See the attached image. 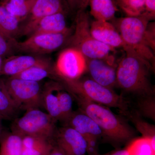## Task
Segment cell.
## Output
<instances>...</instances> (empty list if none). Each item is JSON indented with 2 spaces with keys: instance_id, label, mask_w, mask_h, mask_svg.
Wrapping results in <instances>:
<instances>
[{
  "instance_id": "6da1fadb",
  "label": "cell",
  "mask_w": 155,
  "mask_h": 155,
  "mask_svg": "<svg viewBox=\"0 0 155 155\" xmlns=\"http://www.w3.org/2000/svg\"><path fill=\"white\" fill-rule=\"evenodd\" d=\"M72 95L77 102L79 110L89 116L98 125L105 141L119 147L134 139L135 130L124 118L114 114L104 106Z\"/></svg>"
},
{
  "instance_id": "7a4b0ae2",
  "label": "cell",
  "mask_w": 155,
  "mask_h": 155,
  "mask_svg": "<svg viewBox=\"0 0 155 155\" xmlns=\"http://www.w3.org/2000/svg\"><path fill=\"white\" fill-rule=\"evenodd\" d=\"M125 55L117 65V85L125 91L139 96L155 95L150 72L155 69L128 47L122 48Z\"/></svg>"
},
{
  "instance_id": "3957f363",
  "label": "cell",
  "mask_w": 155,
  "mask_h": 155,
  "mask_svg": "<svg viewBox=\"0 0 155 155\" xmlns=\"http://www.w3.org/2000/svg\"><path fill=\"white\" fill-rule=\"evenodd\" d=\"M58 81L71 94L102 105L116 108L125 116L130 111V103L125 97L91 78Z\"/></svg>"
},
{
  "instance_id": "277c9868",
  "label": "cell",
  "mask_w": 155,
  "mask_h": 155,
  "mask_svg": "<svg viewBox=\"0 0 155 155\" xmlns=\"http://www.w3.org/2000/svg\"><path fill=\"white\" fill-rule=\"evenodd\" d=\"M151 22L144 15L115 18L112 23L119 31L124 43L155 69V52L147 45L146 31Z\"/></svg>"
},
{
  "instance_id": "5b68a950",
  "label": "cell",
  "mask_w": 155,
  "mask_h": 155,
  "mask_svg": "<svg viewBox=\"0 0 155 155\" xmlns=\"http://www.w3.org/2000/svg\"><path fill=\"white\" fill-rule=\"evenodd\" d=\"M67 44L75 48L87 59H103L113 54L116 49L100 42L92 35L88 15L84 10H79L75 25Z\"/></svg>"
},
{
  "instance_id": "8992f818",
  "label": "cell",
  "mask_w": 155,
  "mask_h": 155,
  "mask_svg": "<svg viewBox=\"0 0 155 155\" xmlns=\"http://www.w3.org/2000/svg\"><path fill=\"white\" fill-rule=\"evenodd\" d=\"M56 123L48 113L38 108L28 109L13 122L11 132L22 137L34 136L54 140L57 129Z\"/></svg>"
},
{
  "instance_id": "52a82bcc",
  "label": "cell",
  "mask_w": 155,
  "mask_h": 155,
  "mask_svg": "<svg viewBox=\"0 0 155 155\" xmlns=\"http://www.w3.org/2000/svg\"><path fill=\"white\" fill-rule=\"evenodd\" d=\"M72 28L61 33H37L22 41H17V52L42 56L55 51L68 43Z\"/></svg>"
},
{
  "instance_id": "ba28073f",
  "label": "cell",
  "mask_w": 155,
  "mask_h": 155,
  "mask_svg": "<svg viewBox=\"0 0 155 155\" xmlns=\"http://www.w3.org/2000/svg\"><path fill=\"white\" fill-rule=\"evenodd\" d=\"M9 94L20 109L27 110L42 106V88L40 82L9 77L4 80Z\"/></svg>"
},
{
  "instance_id": "9c48e42d",
  "label": "cell",
  "mask_w": 155,
  "mask_h": 155,
  "mask_svg": "<svg viewBox=\"0 0 155 155\" xmlns=\"http://www.w3.org/2000/svg\"><path fill=\"white\" fill-rule=\"evenodd\" d=\"M54 70L57 80L79 79L87 71V58L79 50L69 47L59 54Z\"/></svg>"
},
{
  "instance_id": "30bf717a",
  "label": "cell",
  "mask_w": 155,
  "mask_h": 155,
  "mask_svg": "<svg viewBox=\"0 0 155 155\" xmlns=\"http://www.w3.org/2000/svg\"><path fill=\"white\" fill-rule=\"evenodd\" d=\"M64 126L72 127L84 138L87 143V154L98 152V140L102 138V132L97 124L89 116L79 110L73 111L64 123Z\"/></svg>"
},
{
  "instance_id": "8fae6325",
  "label": "cell",
  "mask_w": 155,
  "mask_h": 155,
  "mask_svg": "<svg viewBox=\"0 0 155 155\" xmlns=\"http://www.w3.org/2000/svg\"><path fill=\"white\" fill-rule=\"evenodd\" d=\"M117 65L113 54L103 59H87V71L93 80L112 89L117 85Z\"/></svg>"
},
{
  "instance_id": "7c38bea8",
  "label": "cell",
  "mask_w": 155,
  "mask_h": 155,
  "mask_svg": "<svg viewBox=\"0 0 155 155\" xmlns=\"http://www.w3.org/2000/svg\"><path fill=\"white\" fill-rule=\"evenodd\" d=\"M71 28L67 26L64 12L52 14L22 25L20 36L41 33H61Z\"/></svg>"
},
{
  "instance_id": "4fadbf2b",
  "label": "cell",
  "mask_w": 155,
  "mask_h": 155,
  "mask_svg": "<svg viewBox=\"0 0 155 155\" xmlns=\"http://www.w3.org/2000/svg\"><path fill=\"white\" fill-rule=\"evenodd\" d=\"M56 146L64 155H86L87 143L80 134L72 127L57 128L54 138Z\"/></svg>"
},
{
  "instance_id": "5bb4252c",
  "label": "cell",
  "mask_w": 155,
  "mask_h": 155,
  "mask_svg": "<svg viewBox=\"0 0 155 155\" xmlns=\"http://www.w3.org/2000/svg\"><path fill=\"white\" fill-rule=\"evenodd\" d=\"M90 31L96 40L114 49L124 46L120 34L110 22L95 20L90 24Z\"/></svg>"
},
{
  "instance_id": "9a60e30c",
  "label": "cell",
  "mask_w": 155,
  "mask_h": 155,
  "mask_svg": "<svg viewBox=\"0 0 155 155\" xmlns=\"http://www.w3.org/2000/svg\"><path fill=\"white\" fill-rule=\"evenodd\" d=\"M45 57L29 54L12 55L4 58L2 75L14 77L43 61Z\"/></svg>"
},
{
  "instance_id": "2e32d148",
  "label": "cell",
  "mask_w": 155,
  "mask_h": 155,
  "mask_svg": "<svg viewBox=\"0 0 155 155\" xmlns=\"http://www.w3.org/2000/svg\"><path fill=\"white\" fill-rule=\"evenodd\" d=\"M63 86L61 82L50 81L45 84L42 92L43 106L47 113L56 122L60 121V111L58 93Z\"/></svg>"
},
{
  "instance_id": "e0dca14e",
  "label": "cell",
  "mask_w": 155,
  "mask_h": 155,
  "mask_svg": "<svg viewBox=\"0 0 155 155\" xmlns=\"http://www.w3.org/2000/svg\"><path fill=\"white\" fill-rule=\"evenodd\" d=\"M13 77L36 82H40L48 77L55 79L54 65L49 59L45 58L39 63Z\"/></svg>"
},
{
  "instance_id": "ac0fdd59",
  "label": "cell",
  "mask_w": 155,
  "mask_h": 155,
  "mask_svg": "<svg viewBox=\"0 0 155 155\" xmlns=\"http://www.w3.org/2000/svg\"><path fill=\"white\" fill-rule=\"evenodd\" d=\"M22 140V155H47L54 145V140L40 137L27 136Z\"/></svg>"
},
{
  "instance_id": "d6986e66",
  "label": "cell",
  "mask_w": 155,
  "mask_h": 155,
  "mask_svg": "<svg viewBox=\"0 0 155 155\" xmlns=\"http://www.w3.org/2000/svg\"><path fill=\"white\" fill-rule=\"evenodd\" d=\"M63 12L61 0H35L25 22Z\"/></svg>"
},
{
  "instance_id": "ffe728a7",
  "label": "cell",
  "mask_w": 155,
  "mask_h": 155,
  "mask_svg": "<svg viewBox=\"0 0 155 155\" xmlns=\"http://www.w3.org/2000/svg\"><path fill=\"white\" fill-rule=\"evenodd\" d=\"M90 14L95 20L113 21L118 11L114 0H89Z\"/></svg>"
},
{
  "instance_id": "44dd1931",
  "label": "cell",
  "mask_w": 155,
  "mask_h": 155,
  "mask_svg": "<svg viewBox=\"0 0 155 155\" xmlns=\"http://www.w3.org/2000/svg\"><path fill=\"white\" fill-rule=\"evenodd\" d=\"M21 22L0 5V31L16 39L20 36Z\"/></svg>"
},
{
  "instance_id": "7402d4cb",
  "label": "cell",
  "mask_w": 155,
  "mask_h": 155,
  "mask_svg": "<svg viewBox=\"0 0 155 155\" xmlns=\"http://www.w3.org/2000/svg\"><path fill=\"white\" fill-rule=\"evenodd\" d=\"M35 1L0 0V5L4 6L10 14L16 17L22 23L25 22L28 18Z\"/></svg>"
},
{
  "instance_id": "603a6c76",
  "label": "cell",
  "mask_w": 155,
  "mask_h": 155,
  "mask_svg": "<svg viewBox=\"0 0 155 155\" xmlns=\"http://www.w3.org/2000/svg\"><path fill=\"white\" fill-rule=\"evenodd\" d=\"M19 108L6 88L3 79H0V116L2 119H11Z\"/></svg>"
},
{
  "instance_id": "cb8c5ba5",
  "label": "cell",
  "mask_w": 155,
  "mask_h": 155,
  "mask_svg": "<svg viewBox=\"0 0 155 155\" xmlns=\"http://www.w3.org/2000/svg\"><path fill=\"white\" fill-rule=\"evenodd\" d=\"M22 137L5 131L0 142V155H22Z\"/></svg>"
},
{
  "instance_id": "d4e9b609",
  "label": "cell",
  "mask_w": 155,
  "mask_h": 155,
  "mask_svg": "<svg viewBox=\"0 0 155 155\" xmlns=\"http://www.w3.org/2000/svg\"><path fill=\"white\" fill-rule=\"evenodd\" d=\"M128 155H155V141L149 139H134L127 147Z\"/></svg>"
},
{
  "instance_id": "484cf974",
  "label": "cell",
  "mask_w": 155,
  "mask_h": 155,
  "mask_svg": "<svg viewBox=\"0 0 155 155\" xmlns=\"http://www.w3.org/2000/svg\"><path fill=\"white\" fill-rule=\"evenodd\" d=\"M126 117L132 122L137 131L141 134L142 137L155 141V125L143 120L135 111H130Z\"/></svg>"
},
{
  "instance_id": "4316f807",
  "label": "cell",
  "mask_w": 155,
  "mask_h": 155,
  "mask_svg": "<svg viewBox=\"0 0 155 155\" xmlns=\"http://www.w3.org/2000/svg\"><path fill=\"white\" fill-rule=\"evenodd\" d=\"M58 96L60 111V121L64 123L74 111L72 109L73 98L63 85L58 91Z\"/></svg>"
},
{
  "instance_id": "83f0119b",
  "label": "cell",
  "mask_w": 155,
  "mask_h": 155,
  "mask_svg": "<svg viewBox=\"0 0 155 155\" xmlns=\"http://www.w3.org/2000/svg\"><path fill=\"white\" fill-rule=\"evenodd\" d=\"M138 115L155 121V96H140L137 103V110L134 111Z\"/></svg>"
},
{
  "instance_id": "f1b7e54d",
  "label": "cell",
  "mask_w": 155,
  "mask_h": 155,
  "mask_svg": "<svg viewBox=\"0 0 155 155\" xmlns=\"http://www.w3.org/2000/svg\"><path fill=\"white\" fill-rule=\"evenodd\" d=\"M146 0H114L127 17H134L141 15L144 11Z\"/></svg>"
},
{
  "instance_id": "f546056e",
  "label": "cell",
  "mask_w": 155,
  "mask_h": 155,
  "mask_svg": "<svg viewBox=\"0 0 155 155\" xmlns=\"http://www.w3.org/2000/svg\"><path fill=\"white\" fill-rule=\"evenodd\" d=\"M17 41L0 31V57L5 58L17 53Z\"/></svg>"
},
{
  "instance_id": "4dcf8cb0",
  "label": "cell",
  "mask_w": 155,
  "mask_h": 155,
  "mask_svg": "<svg viewBox=\"0 0 155 155\" xmlns=\"http://www.w3.org/2000/svg\"><path fill=\"white\" fill-rule=\"evenodd\" d=\"M146 42L150 49L155 52V24L154 22H150L147 26L146 31Z\"/></svg>"
},
{
  "instance_id": "1f68e13d",
  "label": "cell",
  "mask_w": 155,
  "mask_h": 155,
  "mask_svg": "<svg viewBox=\"0 0 155 155\" xmlns=\"http://www.w3.org/2000/svg\"><path fill=\"white\" fill-rule=\"evenodd\" d=\"M141 14L146 17L150 21L155 20V0H146L144 11Z\"/></svg>"
},
{
  "instance_id": "d6a6232c",
  "label": "cell",
  "mask_w": 155,
  "mask_h": 155,
  "mask_svg": "<svg viewBox=\"0 0 155 155\" xmlns=\"http://www.w3.org/2000/svg\"><path fill=\"white\" fill-rule=\"evenodd\" d=\"M67 5L72 10H81L83 0H65Z\"/></svg>"
},
{
  "instance_id": "836d02e7",
  "label": "cell",
  "mask_w": 155,
  "mask_h": 155,
  "mask_svg": "<svg viewBox=\"0 0 155 155\" xmlns=\"http://www.w3.org/2000/svg\"><path fill=\"white\" fill-rule=\"evenodd\" d=\"M91 155H128V152L126 147L124 149H117L107 153L101 154L97 153Z\"/></svg>"
},
{
  "instance_id": "e575fe53",
  "label": "cell",
  "mask_w": 155,
  "mask_h": 155,
  "mask_svg": "<svg viewBox=\"0 0 155 155\" xmlns=\"http://www.w3.org/2000/svg\"><path fill=\"white\" fill-rule=\"evenodd\" d=\"M47 155H64L61 151L54 144L52 149Z\"/></svg>"
},
{
  "instance_id": "d590c367",
  "label": "cell",
  "mask_w": 155,
  "mask_h": 155,
  "mask_svg": "<svg viewBox=\"0 0 155 155\" xmlns=\"http://www.w3.org/2000/svg\"><path fill=\"white\" fill-rule=\"evenodd\" d=\"M2 119L0 118V142H1L3 134L5 132L4 129H3L2 124Z\"/></svg>"
},
{
  "instance_id": "8d00e7d4",
  "label": "cell",
  "mask_w": 155,
  "mask_h": 155,
  "mask_svg": "<svg viewBox=\"0 0 155 155\" xmlns=\"http://www.w3.org/2000/svg\"><path fill=\"white\" fill-rule=\"evenodd\" d=\"M89 2V0H83L81 9L80 10H84L88 5Z\"/></svg>"
},
{
  "instance_id": "74e56055",
  "label": "cell",
  "mask_w": 155,
  "mask_h": 155,
  "mask_svg": "<svg viewBox=\"0 0 155 155\" xmlns=\"http://www.w3.org/2000/svg\"><path fill=\"white\" fill-rule=\"evenodd\" d=\"M4 59V58H2V57H0V77L2 76V68L3 63Z\"/></svg>"
},
{
  "instance_id": "f35d334b",
  "label": "cell",
  "mask_w": 155,
  "mask_h": 155,
  "mask_svg": "<svg viewBox=\"0 0 155 155\" xmlns=\"http://www.w3.org/2000/svg\"><path fill=\"white\" fill-rule=\"evenodd\" d=\"M30 1H35V0H30Z\"/></svg>"
},
{
  "instance_id": "ab89813d",
  "label": "cell",
  "mask_w": 155,
  "mask_h": 155,
  "mask_svg": "<svg viewBox=\"0 0 155 155\" xmlns=\"http://www.w3.org/2000/svg\"><path fill=\"white\" fill-rule=\"evenodd\" d=\"M0 118H1V119H2V118H1V116H0Z\"/></svg>"
}]
</instances>
